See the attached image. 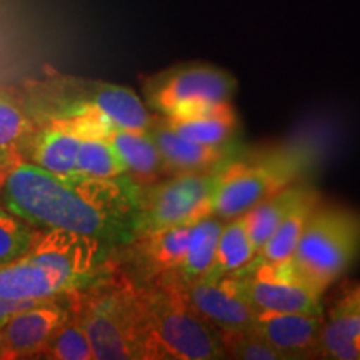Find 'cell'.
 Returning <instances> with one entry per match:
<instances>
[{
    "label": "cell",
    "instance_id": "277c9868",
    "mask_svg": "<svg viewBox=\"0 0 360 360\" xmlns=\"http://www.w3.org/2000/svg\"><path fill=\"white\" fill-rule=\"evenodd\" d=\"M321 159V148L310 139L285 142L262 154H245L225 169L214 202V215L229 220L282 188L300 182Z\"/></svg>",
    "mask_w": 360,
    "mask_h": 360
},
{
    "label": "cell",
    "instance_id": "8fae6325",
    "mask_svg": "<svg viewBox=\"0 0 360 360\" xmlns=\"http://www.w3.org/2000/svg\"><path fill=\"white\" fill-rule=\"evenodd\" d=\"M192 225L141 233L120 247L125 250L124 259L129 267L127 272H124L125 276L135 283H150L162 278L177 281L187 254Z\"/></svg>",
    "mask_w": 360,
    "mask_h": 360
},
{
    "label": "cell",
    "instance_id": "9a60e30c",
    "mask_svg": "<svg viewBox=\"0 0 360 360\" xmlns=\"http://www.w3.org/2000/svg\"><path fill=\"white\" fill-rule=\"evenodd\" d=\"M323 314H259L255 330L283 360L321 359Z\"/></svg>",
    "mask_w": 360,
    "mask_h": 360
},
{
    "label": "cell",
    "instance_id": "5bb4252c",
    "mask_svg": "<svg viewBox=\"0 0 360 360\" xmlns=\"http://www.w3.org/2000/svg\"><path fill=\"white\" fill-rule=\"evenodd\" d=\"M186 299L199 312L204 321L220 335H233L254 332L259 314L245 300L233 294L224 281H200L179 283Z\"/></svg>",
    "mask_w": 360,
    "mask_h": 360
},
{
    "label": "cell",
    "instance_id": "5b68a950",
    "mask_svg": "<svg viewBox=\"0 0 360 360\" xmlns=\"http://www.w3.org/2000/svg\"><path fill=\"white\" fill-rule=\"evenodd\" d=\"M360 255V214L321 200L305 224L290 269L315 290L326 292Z\"/></svg>",
    "mask_w": 360,
    "mask_h": 360
},
{
    "label": "cell",
    "instance_id": "ffe728a7",
    "mask_svg": "<svg viewBox=\"0 0 360 360\" xmlns=\"http://www.w3.org/2000/svg\"><path fill=\"white\" fill-rule=\"evenodd\" d=\"M164 119L175 132L205 146L231 147L242 143V124L232 102L220 103L205 114L187 117V119H167V117Z\"/></svg>",
    "mask_w": 360,
    "mask_h": 360
},
{
    "label": "cell",
    "instance_id": "9c48e42d",
    "mask_svg": "<svg viewBox=\"0 0 360 360\" xmlns=\"http://www.w3.org/2000/svg\"><path fill=\"white\" fill-rule=\"evenodd\" d=\"M227 169V167H225ZM225 169L205 174L169 175L139 192V233L192 225L214 215V202Z\"/></svg>",
    "mask_w": 360,
    "mask_h": 360
},
{
    "label": "cell",
    "instance_id": "3957f363",
    "mask_svg": "<svg viewBox=\"0 0 360 360\" xmlns=\"http://www.w3.org/2000/svg\"><path fill=\"white\" fill-rule=\"evenodd\" d=\"M69 297L96 360H159L141 285L124 272L112 267Z\"/></svg>",
    "mask_w": 360,
    "mask_h": 360
},
{
    "label": "cell",
    "instance_id": "2e32d148",
    "mask_svg": "<svg viewBox=\"0 0 360 360\" xmlns=\"http://www.w3.org/2000/svg\"><path fill=\"white\" fill-rule=\"evenodd\" d=\"M82 137H79L67 120H35L22 148V159L52 174H77V154Z\"/></svg>",
    "mask_w": 360,
    "mask_h": 360
},
{
    "label": "cell",
    "instance_id": "ba28073f",
    "mask_svg": "<svg viewBox=\"0 0 360 360\" xmlns=\"http://www.w3.org/2000/svg\"><path fill=\"white\" fill-rule=\"evenodd\" d=\"M238 80L231 70L205 60H186L148 75L143 80L146 105L167 119L205 114L232 102Z\"/></svg>",
    "mask_w": 360,
    "mask_h": 360
},
{
    "label": "cell",
    "instance_id": "4316f807",
    "mask_svg": "<svg viewBox=\"0 0 360 360\" xmlns=\"http://www.w3.org/2000/svg\"><path fill=\"white\" fill-rule=\"evenodd\" d=\"M40 229L0 204V267L13 264L32 249Z\"/></svg>",
    "mask_w": 360,
    "mask_h": 360
},
{
    "label": "cell",
    "instance_id": "f546056e",
    "mask_svg": "<svg viewBox=\"0 0 360 360\" xmlns=\"http://www.w3.org/2000/svg\"><path fill=\"white\" fill-rule=\"evenodd\" d=\"M8 354L6 349V344H4V337H2V330H0V360H7Z\"/></svg>",
    "mask_w": 360,
    "mask_h": 360
},
{
    "label": "cell",
    "instance_id": "cb8c5ba5",
    "mask_svg": "<svg viewBox=\"0 0 360 360\" xmlns=\"http://www.w3.org/2000/svg\"><path fill=\"white\" fill-rule=\"evenodd\" d=\"M35 125L25 103L0 90V170L22 159V148Z\"/></svg>",
    "mask_w": 360,
    "mask_h": 360
},
{
    "label": "cell",
    "instance_id": "83f0119b",
    "mask_svg": "<svg viewBox=\"0 0 360 360\" xmlns=\"http://www.w3.org/2000/svg\"><path fill=\"white\" fill-rule=\"evenodd\" d=\"M227 359L237 360H283L257 330L245 334L222 335Z\"/></svg>",
    "mask_w": 360,
    "mask_h": 360
},
{
    "label": "cell",
    "instance_id": "7c38bea8",
    "mask_svg": "<svg viewBox=\"0 0 360 360\" xmlns=\"http://www.w3.org/2000/svg\"><path fill=\"white\" fill-rule=\"evenodd\" d=\"M147 132L159 148L167 177L180 174L215 172L229 167L247 154L242 143L231 147H214L191 141L175 132L162 115H154Z\"/></svg>",
    "mask_w": 360,
    "mask_h": 360
},
{
    "label": "cell",
    "instance_id": "ac0fdd59",
    "mask_svg": "<svg viewBox=\"0 0 360 360\" xmlns=\"http://www.w3.org/2000/svg\"><path fill=\"white\" fill-rule=\"evenodd\" d=\"M109 141L122 160L125 172L139 186H148L165 175L164 162L147 130L112 129Z\"/></svg>",
    "mask_w": 360,
    "mask_h": 360
},
{
    "label": "cell",
    "instance_id": "e0dca14e",
    "mask_svg": "<svg viewBox=\"0 0 360 360\" xmlns=\"http://www.w3.org/2000/svg\"><path fill=\"white\" fill-rule=\"evenodd\" d=\"M321 359L360 360V282L323 315Z\"/></svg>",
    "mask_w": 360,
    "mask_h": 360
},
{
    "label": "cell",
    "instance_id": "4fadbf2b",
    "mask_svg": "<svg viewBox=\"0 0 360 360\" xmlns=\"http://www.w3.org/2000/svg\"><path fill=\"white\" fill-rule=\"evenodd\" d=\"M69 295L42 300L8 315L0 323L8 359H39L53 332L69 319Z\"/></svg>",
    "mask_w": 360,
    "mask_h": 360
},
{
    "label": "cell",
    "instance_id": "4dcf8cb0",
    "mask_svg": "<svg viewBox=\"0 0 360 360\" xmlns=\"http://www.w3.org/2000/svg\"><path fill=\"white\" fill-rule=\"evenodd\" d=\"M4 174H6V170H0V186H2V179H4Z\"/></svg>",
    "mask_w": 360,
    "mask_h": 360
},
{
    "label": "cell",
    "instance_id": "7a4b0ae2",
    "mask_svg": "<svg viewBox=\"0 0 360 360\" xmlns=\"http://www.w3.org/2000/svg\"><path fill=\"white\" fill-rule=\"evenodd\" d=\"M112 252L92 237L40 231L24 257L0 267V297L37 304L82 290L110 272Z\"/></svg>",
    "mask_w": 360,
    "mask_h": 360
},
{
    "label": "cell",
    "instance_id": "8992f818",
    "mask_svg": "<svg viewBox=\"0 0 360 360\" xmlns=\"http://www.w3.org/2000/svg\"><path fill=\"white\" fill-rule=\"evenodd\" d=\"M139 285L159 360L227 359L220 332L192 307L177 281L162 278Z\"/></svg>",
    "mask_w": 360,
    "mask_h": 360
},
{
    "label": "cell",
    "instance_id": "30bf717a",
    "mask_svg": "<svg viewBox=\"0 0 360 360\" xmlns=\"http://www.w3.org/2000/svg\"><path fill=\"white\" fill-rule=\"evenodd\" d=\"M220 281L257 314H323V294L299 281L290 262L240 270Z\"/></svg>",
    "mask_w": 360,
    "mask_h": 360
},
{
    "label": "cell",
    "instance_id": "6da1fadb",
    "mask_svg": "<svg viewBox=\"0 0 360 360\" xmlns=\"http://www.w3.org/2000/svg\"><path fill=\"white\" fill-rule=\"evenodd\" d=\"M139 192L129 175H58L17 160L4 174L0 204L40 231L79 233L117 250L139 233Z\"/></svg>",
    "mask_w": 360,
    "mask_h": 360
},
{
    "label": "cell",
    "instance_id": "f1b7e54d",
    "mask_svg": "<svg viewBox=\"0 0 360 360\" xmlns=\"http://www.w3.org/2000/svg\"><path fill=\"white\" fill-rule=\"evenodd\" d=\"M30 305H34V304L15 302V300H6V299H2V297H0V323L6 321L8 315L19 312V310L25 309V307H30Z\"/></svg>",
    "mask_w": 360,
    "mask_h": 360
},
{
    "label": "cell",
    "instance_id": "52a82bcc",
    "mask_svg": "<svg viewBox=\"0 0 360 360\" xmlns=\"http://www.w3.org/2000/svg\"><path fill=\"white\" fill-rule=\"evenodd\" d=\"M40 109H34V120H70L77 117H101L114 127L147 130L154 115L146 102L125 85L87 80L77 77H57L39 87Z\"/></svg>",
    "mask_w": 360,
    "mask_h": 360
},
{
    "label": "cell",
    "instance_id": "7402d4cb",
    "mask_svg": "<svg viewBox=\"0 0 360 360\" xmlns=\"http://www.w3.org/2000/svg\"><path fill=\"white\" fill-rule=\"evenodd\" d=\"M224 222L225 220L217 215H209L192 225L187 254L177 277L179 283L195 282L209 276L215 260Z\"/></svg>",
    "mask_w": 360,
    "mask_h": 360
},
{
    "label": "cell",
    "instance_id": "484cf974",
    "mask_svg": "<svg viewBox=\"0 0 360 360\" xmlns=\"http://www.w3.org/2000/svg\"><path fill=\"white\" fill-rule=\"evenodd\" d=\"M72 309V307H70ZM49 360H96L92 345L77 315L70 310L69 319L53 332L51 340L39 354Z\"/></svg>",
    "mask_w": 360,
    "mask_h": 360
},
{
    "label": "cell",
    "instance_id": "d6986e66",
    "mask_svg": "<svg viewBox=\"0 0 360 360\" xmlns=\"http://www.w3.org/2000/svg\"><path fill=\"white\" fill-rule=\"evenodd\" d=\"M317 192L312 184L300 180V182L292 184V186L282 188L272 195L259 202L257 205L252 207L249 212L244 214L247 231H249L250 240L254 244L255 254L262 249V245L269 240V237L276 232L283 219L295 209L300 202Z\"/></svg>",
    "mask_w": 360,
    "mask_h": 360
},
{
    "label": "cell",
    "instance_id": "d4e9b609",
    "mask_svg": "<svg viewBox=\"0 0 360 360\" xmlns=\"http://www.w3.org/2000/svg\"><path fill=\"white\" fill-rule=\"evenodd\" d=\"M77 174L96 179L127 175L115 147L105 137H82L77 154Z\"/></svg>",
    "mask_w": 360,
    "mask_h": 360
},
{
    "label": "cell",
    "instance_id": "603a6c76",
    "mask_svg": "<svg viewBox=\"0 0 360 360\" xmlns=\"http://www.w3.org/2000/svg\"><path fill=\"white\" fill-rule=\"evenodd\" d=\"M255 257V249L252 244L244 215L229 219L224 222L220 232L215 260L209 276V281H220V278L237 274L245 269Z\"/></svg>",
    "mask_w": 360,
    "mask_h": 360
},
{
    "label": "cell",
    "instance_id": "44dd1931",
    "mask_svg": "<svg viewBox=\"0 0 360 360\" xmlns=\"http://www.w3.org/2000/svg\"><path fill=\"white\" fill-rule=\"evenodd\" d=\"M322 200L321 192H315L307 197L304 202H300L292 212L282 220L281 225L276 229V232L269 237V240L262 245V249L257 250L252 262L242 270H252L259 267H269V265H278L289 262L292 254H294L299 238L302 236L305 224ZM240 272V270H238Z\"/></svg>",
    "mask_w": 360,
    "mask_h": 360
}]
</instances>
